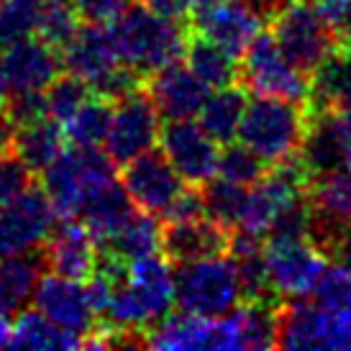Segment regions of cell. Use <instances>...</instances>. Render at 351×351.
I'll return each instance as SVG.
<instances>
[{
	"mask_svg": "<svg viewBox=\"0 0 351 351\" xmlns=\"http://www.w3.org/2000/svg\"><path fill=\"white\" fill-rule=\"evenodd\" d=\"M172 305H175V272L169 269L167 256L149 254L128 262L126 277L116 282L103 315L110 326L108 331L144 336L141 331L169 315Z\"/></svg>",
	"mask_w": 351,
	"mask_h": 351,
	"instance_id": "cell-1",
	"label": "cell"
},
{
	"mask_svg": "<svg viewBox=\"0 0 351 351\" xmlns=\"http://www.w3.org/2000/svg\"><path fill=\"white\" fill-rule=\"evenodd\" d=\"M110 31L121 62L141 77L180 62L190 44L180 21L154 13L141 3L126 5L116 21H110Z\"/></svg>",
	"mask_w": 351,
	"mask_h": 351,
	"instance_id": "cell-2",
	"label": "cell"
},
{
	"mask_svg": "<svg viewBox=\"0 0 351 351\" xmlns=\"http://www.w3.org/2000/svg\"><path fill=\"white\" fill-rule=\"evenodd\" d=\"M308 123L311 106L272 95H254L244 110L236 138L272 167L300 156Z\"/></svg>",
	"mask_w": 351,
	"mask_h": 351,
	"instance_id": "cell-3",
	"label": "cell"
},
{
	"mask_svg": "<svg viewBox=\"0 0 351 351\" xmlns=\"http://www.w3.org/2000/svg\"><path fill=\"white\" fill-rule=\"evenodd\" d=\"M62 67L110 100L123 98L141 85V75L126 67L118 57L113 31L108 23L88 21L85 26H80L62 49Z\"/></svg>",
	"mask_w": 351,
	"mask_h": 351,
	"instance_id": "cell-4",
	"label": "cell"
},
{
	"mask_svg": "<svg viewBox=\"0 0 351 351\" xmlns=\"http://www.w3.org/2000/svg\"><path fill=\"white\" fill-rule=\"evenodd\" d=\"M110 182H116V162L98 147H72L44 169V190L62 221L80 218L85 203Z\"/></svg>",
	"mask_w": 351,
	"mask_h": 351,
	"instance_id": "cell-5",
	"label": "cell"
},
{
	"mask_svg": "<svg viewBox=\"0 0 351 351\" xmlns=\"http://www.w3.org/2000/svg\"><path fill=\"white\" fill-rule=\"evenodd\" d=\"M244 302L231 254L180 262L175 272V305L185 313L218 318Z\"/></svg>",
	"mask_w": 351,
	"mask_h": 351,
	"instance_id": "cell-6",
	"label": "cell"
},
{
	"mask_svg": "<svg viewBox=\"0 0 351 351\" xmlns=\"http://www.w3.org/2000/svg\"><path fill=\"white\" fill-rule=\"evenodd\" d=\"M239 85L252 95H272L311 106L313 77L285 57L280 44L274 41V34L269 31H262L241 57Z\"/></svg>",
	"mask_w": 351,
	"mask_h": 351,
	"instance_id": "cell-7",
	"label": "cell"
},
{
	"mask_svg": "<svg viewBox=\"0 0 351 351\" xmlns=\"http://www.w3.org/2000/svg\"><path fill=\"white\" fill-rule=\"evenodd\" d=\"M272 34L285 57L311 77L326 59L343 47V41L321 19L311 0H295L282 13H277L272 19Z\"/></svg>",
	"mask_w": 351,
	"mask_h": 351,
	"instance_id": "cell-8",
	"label": "cell"
},
{
	"mask_svg": "<svg viewBox=\"0 0 351 351\" xmlns=\"http://www.w3.org/2000/svg\"><path fill=\"white\" fill-rule=\"evenodd\" d=\"M147 346L162 351H241L244 343V328L239 321L236 308L226 315L208 318L195 313L180 311L177 315H165L154 328L147 333Z\"/></svg>",
	"mask_w": 351,
	"mask_h": 351,
	"instance_id": "cell-9",
	"label": "cell"
},
{
	"mask_svg": "<svg viewBox=\"0 0 351 351\" xmlns=\"http://www.w3.org/2000/svg\"><path fill=\"white\" fill-rule=\"evenodd\" d=\"M277 349L351 351V318L305 298L277 305Z\"/></svg>",
	"mask_w": 351,
	"mask_h": 351,
	"instance_id": "cell-10",
	"label": "cell"
},
{
	"mask_svg": "<svg viewBox=\"0 0 351 351\" xmlns=\"http://www.w3.org/2000/svg\"><path fill=\"white\" fill-rule=\"evenodd\" d=\"M264 262H267V280L272 295L295 300L313 295L331 259L308 236H295V239H267Z\"/></svg>",
	"mask_w": 351,
	"mask_h": 351,
	"instance_id": "cell-11",
	"label": "cell"
},
{
	"mask_svg": "<svg viewBox=\"0 0 351 351\" xmlns=\"http://www.w3.org/2000/svg\"><path fill=\"white\" fill-rule=\"evenodd\" d=\"M159 110L147 90H131L116 100L110 128L106 136V152L116 165H128L131 159L147 154L159 141Z\"/></svg>",
	"mask_w": 351,
	"mask_h": 351,
	"instance_id": "cell-12",
	"label": "cell"
},
{
	"mask_svg": "<svg viewBox=\"0 0 351 351\" xmlns=\"http://www.w3.org/2000/svg\"><path fill=\"white\" fill-rule=\"evenodd\" d=\"M57 210L47 190L29 187L13 203L0 208V259L36 252L57 228Z\"/></svg>",
	"mask_w": 351,
	"mask_h": 351,
	"instance_id": "cell-13",
	"label": "cell"
},
{
	"mask_svg": "<svg viewBox=\"0 0 351 351\" xmlns=\"http://www.w3.org/2000/svg\"><path fill=\"white\" fill-rule=\"evenodd\" d=\"M159 149L187 185L203 187L218 175V141L193 118L167 121V126L159 131Z\"/></svg>",
	"mask_w": 351,
	"mask_h": 351,
	"instance_id": "cell-14",
	"label": "cell"
},
{
	"mask_svg": "<svg viewBox=\"0 0 351 351\" xmlns=\"http://www.w3.org/2000/svg\"><path fill=\"white\" fill-rule=\"evenodd\" d=\"M264 23L267 16L254 0H218L193 13V29L197 36L213 41L236 59L244 57L252 41L264 31Z\"/></svg>",
	"mask_w": 351,
	"mask_h": 351,
	"instance_id": "cell-15",
	"label": "cell"
},
{
	"mask_svg": "<svg viewBox=\"0 0 351 351\" xmlns=\"http://www.w3.org/2000/svg\"><path fill=\"white\" fill-rule=\"evenodd\" d=\"M31 305L39 313H44L51 323H57L59 328L80 336L82 341L90 333H95L98 311L90 300L88 287H82L80 280H69V277L54 272L49 277H41Z\"/></svg>",
	"mask_w": 351,
	"mask_h": 351,
	"instance_id": "cell-16",
	"label": "cell"
},
{
	"mask_svg": "<svg viewBox=\"0 0 351 351\" xmlns=\"http://www.w3.org/2000/svg\"><path fill=\"white\" fill-rule=\"evenodd\" d=\"M123 187L138 210L165 215L172 200L185 190V180L162 152L152 149L123 165Z\"/></svg>",
	"mask_w": 351,
	"mask_h": 351,
	"instance_id": "cell-17",
	"label": "cell"
},
{
	"mask_svg": "<svg viewBox=\"0 0 351 351\" xmlns=\"http://www.w3.org/2000/svg\"><path fill=\"white\" fill-rule=\"evenodd\" d=\"M0 64L10 93H44L59 77V49L41 39H21L3 47Z\"/></svg>",
	"mask_w": 351,
	"mask_h": 351,
	"instance_id": "cell-18",
	"label": "cell"
},
{
	"mask_svg": "<svg viewBox=\"0 0 351 351\" xmlns=\"http://www.w3.org/2000/svg\"><path fill=\"white\" fill-rule=\"evenodd\" d=\"M44 246L47 249L41 254H44L47 269H51L54 274L85 282L98 269L100 256L95 249L98 241L93 239L88 226L80 218H64V223L51 231Z\"/></svg>",
	"mask_w": 351,
	"mask_h": 351,
	"instance_id": "cell-19",
	"label": "cell"
},
{
	"mask_svg": "<svg viewBox=\"0 0 351 351\" xmlns=\"http://www.w3.org/2000/svg\"><path fill=\"white\" fill-rule=\"evenodd\" d=\"M147 93L154 100L159 116L167 121H177V118L197 116L205 98L210 95V88L187 64L175 62L149 75Z\"/></svg>",
	"mask_w": 351,
	"mask_h": 351,
	"instance_id": "cell-20",
	"label": "cell"
},
{
	"mask_svg": "<svg viewBox=\"0 0 351 351\" xmlns=\"http://www.w3.org/2000/svg\"><path fill=\"white\" fill-rule=\"evenodd\" d=\"M231 231L215 223L208 215H197L190 221H172L162 234V252L172 262H193L205 256L228 254Z\"/></svg>",
	"mask_w": 351,
	"mask_h": 351,
	"instance_id": "cell-21",
	"label": "cell"
},
{
	"mask_svg": "<svg viewBox=\"0 0 351 351\" xmlns=\"http://www.w3.org/2000/svg\"><path fill=\"white\" fill-rule=\"evenodd\" d=\"M44 254L29 252L0 259V313L19 315L34 302L36 287L44 277Z\"/></svg>",
	"mask_w": 351,
	"mask_h": 351,
	"instance_id": "cell-22",
	"label": "cell"
},
{
	"mask_svg": "<svg viewBox=\"0 0 351 351\" xmlns=\"http://www.w3.org/2000/svg\"><path fill=\"white\" fill-rule=\"evenodd\" d=\"M134 213H136L134 200L126 193L123 182L121 185L110 182L85 203V208L80 210V221L88 226V231L98 241V246H103L108 239H113L123 228V223Z\"/></svg>",
	"mask_w": 351,
	"mask_h": 351,
	"instance_id": "cell-23",
	"label": "cell"
},
{
	"mask_svg": "<svg viewBox=\"0 0 351 351\" xmlns=\"http://www.w3.org/2000/svg\"><path fill=\"white\" fill-rule=\"evenodd\" d=\"M249 106L246 100V88L228 85V88H218L205 98L200 113H197V123L218 141V144H231L239 136V126L244 110Z\"/></svg>",
	"mask_w": 351,
	"mask_h": 351,
	"instance_id": "cell-24",
	"label": "cell"
},
{
	"mask_svg": "<svg viewBox=\"0 0 351 351\" xmlns=\"http://www.w3.org/2000/svg\"><path fill=\"white\" fill-rule=\"evenodd\" d=\"M311 110H351V47H341L313 75Z\"/></svg>",
	"mask_w": 351,
	"mask_h": 351,
	"instance_id": "cell-25",
	"label": "cell"
},
{
	"mask_svg": "<svg viewBox=\"0 0 351 351\" xmlns=\"http://www.w3.org/2000/svg\"><path fill=\"white\" fill-rule=\"evenodd\" d=\"M64 126L54 121V118H39L34 123L19 126L16 134V144L13 149L19 152V156L31 167V172H44L47 167H51L59 159V154L64 152Z\"/></svg>",
	"mask_w": 351,
	"mask_h": 351,
	"instance_id": "cell-26",
	"label": "cell"
},
{
	"mask_svg": "<svg viewBox=\"0 0 351 351\" xmlns=\"http://www.w3.org/2000/svg\"><path fill=\"white\" fill-rule=\"evenodd\" d=\"M162 234H165V228L159 226L156 215L138 210V213L128 218L123 228L113 239H108L106 244L100 246V252L121 256L126 262H134V259L162 252Z\"/></svg>",
	"mask_w": 351,
	"mask_h": 351,
	"instance_id": "cell-27",
	"label": "cell"
},
{
	"mask_svg": "<svg viewBox=\"0 0 351 351\" xmlns=\"http://www.w3.org/2000/svg\"><path fill=\"white\" fill-rule=\"evenodd\" d=\"M82 343L85 341L80 336L59 328L57 323H51L36 308L19 313L10 333V346L19 349H77Z\"/></svg>",
	"mask_w": 351,
	"mask_h": 351,
	"instance_id": "cell-28",
	"label": "cell"
},
{
	"mask_svg": "<svg viewBox=\"0 0 351 351\" xmlns=\"http://www.w3.org/2000/svg\"><path fill=\"white\" fill-rule=\"evenodd\" d=\"M185 57H187V67L193 69L210 90L228 88V85L239 82L236 57H231L228 51H223L221 47H215L213 41L203 39L197 34L190 36Z\"/></svg>",
	"mask_w": 351,
	"mask_h": 351,
	"instance_id": "cell-29",
	"label": "cell"
},
{
	"mask_svg": "<svg viewBox=\"0 0 351 351\" xmlns=\"http://www.w3.org/2000/svg\"><path fill=\"white\" fill-rule=\"evenodd\" d=\"M110 116H113L110 98L95 93L64 123V134L72 141V147H100V144H106L108 128H110Z\"/></svg>",
	"mask_w": 351,
	"mask_h": 351,
	"instance_id": "cell-30",
	"label": "cell"
},
{
	"mask_svg": "<svg viewBox=\"0 0 351 351\" xmlns=\"http://www.w3.org/2000/svg\"><path fill=\"white\" fill-rule=\"evenodd\" d=\"M246 193H249V187L234 185L223 177L210 180L208 185H203L205 215L213 218L215 223H221L228 231H234V228H239L241 215H244Z\"/></svg>",
	"mask_w": 351,
	"mask_h": 351,
	"instance_id": "cell-31",
	"label": "cell"
},
{
	"mask_svg": "<svg viewBox=\"0 0 351 351\" xmlns=\"http://www.w3.org/2000/svg\"><path fill=\"white\" fill-rule=\"evenodd\" d=\"M80 21H82V13L75 0H44L36 34L54 49H64V44L82 26Z\"/></svg>",
	"mask_w": 351,
	"mask_h": 351,
	"instance_id": "cell-32",
	"label": "cell"
},
{
	"mask_svg": "<svg viewBox=\"0 0 351 351\" xmlns=\"http://www.w3.org/2000/svg\"><path fill=\"white\" fill-rule=\"evenodd\" d=\"M269 165L264 162L259 154H254L252 149L239 144H226V149L221 152V162H218V177H223L228 182L241 187L256 185L264 175H267Z\"/></svg>",
	"mask_w": 351,
	"mask_h": 351,
	"instance_id": "cell-33",
	"label": "cell"
},
{
	"mask_svg": "<svg viewBox=\"0 0 351 351\" xmlns=\"http://www.w3.org/2000/svg\"><path fill=\"white\" fill-rule=\"evenodd\" d=\"M44 0H3L0 5V47L36 34Z\"/></svg>",
	"mask_w": 351,
	"mask_h": 351,
	"instance_id": "cell-34",
	"label": "cell"
},
{
	"mask_svg": "<svg viewBox=\"0 0 351 351\" xmlns=\"http://www.w3.org/2000/svg\"><path fill=\"white\" fill-rule=\"evenodd\" d=\"M90 95H93V88H90L85 80L75 77L69 72L64 77H57L47 88V110H49V118H54V121H59L64 126L69 118L88 103Z\"/></svg>",
	"mask_w": 351,
	"mask_h": 351,
	"instance_id": "cell-35",
	"label": "cell"
},
{
	"mask_svg": "<svg viewBox=\"0 0 351 351\" xmlns=\"http://www.w3.org/2000/svg\"><path fill=\"white\" fill-rule=\"evenodd\" d=\"M315 302L351 318V262H331L313 290Z\"/></svg>",
	"mask_w": 351,
	"mask_h": 351,
	"instance_id": "cell-36",
	"label": "cell"
},
{
	"mask_svg": "<svg viewBox=\"0 0 351 351\" xmlns=\"http://www.w3.org/2000/svg\"><path fill=\"white\" fill-rule=\"evenodd\" d=\"M31 187V167L19 156V152H0V208L13 203Z\"/></svg>",
	"mask_w": 351,
	"mask_h": 351,
	"instance_id": "cell-37",
	"label": "cell"
},
{
	"mask_svg": "<svg viewBox=\"0 0 351 351\" xmlns=\"http://www.w3.org/2000/svg\"><path fill=\"white\" fill-rule=\"evenodd\" d=\"M5 110L19 126L47 118L49 116V110H47V90L44 93H10Z\"/></svg>",
	"mask_w": 351,
	"mask_h": 351,
	"instance_id": "cell-38",
	"label": "cell"
},
{
	"mask_svg": "<svg viewBox=\"0 0 351 351\" xmlns=\"http://www.w3.org/2000/svg\"><path fill=\"white\" fill-rule=\"evenodd\" d=\"M321 19L336 31L343 47H351V0H311Z\"/></svg>",
	"mask_w": 351,
	"mask_h": 351,
	"instance_id": "cell-39",
	"label": "cell"
},
{
	"mask_svg": "<svg viewBox=\"0 0 351 351\" xmlns=\"http://www.w3.org/2000/svg\"><path fill=\"white\" fill-rule=\"evenodd\" d=\"M197 215H205V200H203V190H197L193 185V187H185L172 200V205L167 208L165 213V221L167 223H172V221H190V218H197Z\"/></svg>",
	"mask_w": 351,
	"mask_h": 351,
	"instance_id": "cell-40",
	"label": "cell"
},
{
	"mask_svg": "<svg viewBox=\"0 0 351 351\" xmlns=\"http://www.w3.org/2000/svg\"><path fill=\"white\" fill-rule=\"evenodd\" d=\"M80 13L85 21H95V23H110L116 21L128 3L126 0H75Z\"/></svg>",
	"mask_w": 351,
	"mask_h": 351,
	"instance_id": "cell-41",
	"label": "cell"
},
{
	"mask_svg": "<svg viewBox=\"0 0 351 351\" xmlns=\"http://www.w3.org/2000/svg\"><path fill=\"white\" fill-rule=\"evenodd\" d=\"M138 3L175 21H182L193 13V0H138Z\"/></svg>",
	"mask_w": 351,
	"mask_h": 351,
	"instance_id": "cell-42",
	"label": "cell"
},
{
	"mask_svg": "<svg viewBox=\"0 0 351 351\" xmlns=\"http://www.w3.org/2000/svg\"><path fill=\"white\" fill-rule=\"evenodd\" d=\"M333 121H336V134L341 144L343 167L351 169V110H333Z\"/></svg>",
	"mask_w": 351,
	"mask_h": 351,
	"instance_id": "cell-43",
	"label": "cell"
},
{
	"mask_svg": "<svg viewBox=\"0 0 351 351\" xmlns=\"http://www.w3.org/2000/svg\"><path fill=\"white\" fill-rule=\"evenodd\" d=\"M16 134H19V123L8 116V110L3 108V110H0V152L13 149V144H16Z\"/></svg>",
	"mask_w": 351,
	"mask_h": 351,
	"instance_id": "cell-44",
	"label": "cell"
},
{
	"mask_svg": "<svg viewBox=\"0 0 351 351\" xmlns=\"http://www.w3.org/2000/svg\"><path fill=\"white\" fill-rule=\"evenodd\" d=\"M10 333H13V326L8 323V315L0 313V346H10Z\"/></svg>",
	"mask_w": 351,
	"mask_h": 351,
	"instance_id": "cell-45",
	"label": "cell"
},
{
	"mask_svg": "<svg viewBox=\"0 0 351 351\" xmlns=\"http://www.w3.org/2000/svg\"><path fill=\"white\" fill-rule=\"evenodd\" d=\"M8 80H5V72H3V64H0V110L5 108V103H8Z\"/></svg>",
	"mask_w": 351,
	"mask_h": 351,
	"instance_id": "cell-46",
	"label": "cell"
},
{
	"mask_svg": "<svg viewBox=\"0 0 351 351\" xmlns=\"http://www.w3.org/2000/svg\"><path fill=\"white\" fill-rule=\"evenodd\" d=\"M0 5H3V0H0Z\"/></svg>",
	"mask_w": 351,
	"mask_h": 351,
	"instance_id": "cell-47",
	"label": "cell"
}]
</instances>
